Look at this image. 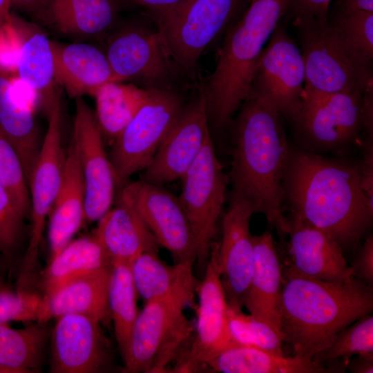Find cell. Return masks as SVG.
I'll use <instances>...</instances> for the list:
<instances>
[{
  "label": "cell",
  "instance_id": "cell-1",
  "mask_svg": "<svg viewBox=\"0 0 373 373\" xmlns=\"http://www.w3.org/2000/svg\"><path fill=\"white\" fill-rule=\"evenodd\" d=\"M284 202L291 215L355 248L370 228L373 201L365 192L360 162L291 148L283 174Z\"/></svg>",
  "mask_w": 373,
  "mask_h": 373
},
{
  "label": "cell",
  "instance_id": "cell-2",
  "mask_svg": "<svg viewBox=\"0 0 373 373\" xmlns=\"http://www.w3.org/2000/svg\"><path fill=\"white\" fill-rule=\"evenodd\" d=\"M281 115L263 99L249 93L231 127V201L245 200L264 215L279 236H287L283 180L291 149Z\"/></svg>",
  "mask_w": 373,
  "mask_h": 373
},
{
  "label": "cell",
  "instance_id": "cell-3",
  "mask_svg": "<svg viewBox=\"0 0 373 373\" xmlns=\"http://www.w3.org/2000/svg\"><path fill=\"white\" fill-rule=\"evenodd\" d=\"M280 337L294 356L312 359L373 309V289L355 276L325 281L282 267Z\"/></svg>",
  "mask_w": 373,
  "mask_h": 373
},
{
  "label": "cell",
  "instance_id": "cell-4",
  "mask_svg": "<svg viewBox=\"0 0 373 373\" xmlns=\"http://www.w3.org/2000/svg\"><path fill=\"white\" fill-rule=\"evenodd\" d=\"M288 0H251L224 31L213 72L202 83L209 128L230 127L247 98L260 52L284 17Z\"/></svg>",
  "mask_w": 373,
  "mask_h": 373
},
{
  "label": "cell",
  "instance_id": "cell-5",
  "mask_svg": "<svg viewBox=\"0 0 373 373\" xmlns=\"http://www.w3.org/2000/svg\"><path fill=\"white\" fill-rule=\"evenodd\" d=\"M291 23L305 66V91L362 93L373 85L372 59L351 46L328 22L298 17Z\"/></svg>",
  "mask_w": 373,
  "mask_h": 373
},
{
  "label": "cell",
  "instance_id": "cell-6",
  "mask_svg": "<svg viewBox=\"0 0 373 373\" xmlns=\"http://www.w3.org/2000/svg\"><path fill=\"white\" fill-rule=\"evenodd\" d=\"M245 1L180 0L148 13L179 69L193 75L206 48L238 19Z\"/></svg>",
  "mask_w": 373,
  "mask_h": 373
},
{
  "label": "cell",
  "instance_id": "cell-7",
  "mask_svg": "<svg viewBox=\"0 0 373 373\" xmlns=\"http://www.w3.org/2000/svg\"><path fill=\"white\" fill-rule=\"evenodd\" d=\"M195 291L146 302L138 312L123 360L124 372H166L193 328L184 314Z\"/></svg>",
  "mask_w": 373,
  "mask_h": 373
},
{
  "label": "cell",
  "instance_id": "cell-8",
  "mask_svg": "<svg viewBox=\"0 0 373 373\" xmlns=\"http://www.w3.org/2000/svg\"><path fill=\"white\" fill-rule=\"evenodd\" d=\"M61 91L58 90L48 116V126L31 172L29 242L17 276L16 286L26 288L39 265V251L46 220L61 184L66 152L62 146Z\"/></svg>",
  "mask_w": 373,
  "mask_h": 373
},
{
  "label": "cell",
  "instance_id": "cell-9",
  "mask_svg": "<svg viewBox=\"0 0 373 373\" xmlns=\"http://www.w3.org/2000/svg\"><path fill=\"white\" fill-rule=\"evenodd\" d=\"M184 106L172 88H148L143 104L111 144L109 159L119 188L149 165Z\"/></svg>",
  "mask_w": 373,
  "mask_h": 373
},
{
  "label": "cell",
  "instance_id": "cell-10",
  "mask_svg": "<svg viewBox=\"0 0 373 373\" xmlns=\"http://www.w3.org/2000/svg\"><path fill=\"white\" fill-rule=\"evenodd\" d=\"M305 92L302 106L290 123L301 149L338 151L354 142L363 128V93Z\"/></svg>",
  "mask_w": 373,
  "mask_h": 373
},
{
  "label": "cell",
  "instance_id": "cell-11",
  "mask_svg": "<svg viewBox=\"0 0 373 373\" xmlns=\"http://www.w3.org/2000/svg\"><path fill=\"white\" fill-rule=\"evenodd\" d=\"M180 180L182 189L178 199L194 236L196 260L200 265L206 267L229 182L211 135Z\"/></svg>",
  "mask_w": 373,
  "mask_h": 373
},
{
  "label": "cell",
  "instance_id": "cell-12",
  "mask_svg": "<svg viewBox=\"0 0 373 373\" xmlns=\"http://www.w3.org/2000/svg\"><path fill=\"white\" fill-rule=\"evenodd\" d=\"M305 82L300 48L280 20L260 52L249 93L267 102L291 123L302 106Z\"/></svg>",
  "mask_w": 373,
  "mask_h": 373
},
{
  "label": "cell",
  "instance_id": "cell-13",
  "mask_svg": "<svg viewBox=\"0 0 373 373\" xmlns=\"http://www.w3.org/2000/svg\"><path fill=\"white\" fill-rule=\"evenodd\" d=\"M105 53L117 82L132 81L144 88H171L179 69L157 30L140 23L119 28Z\"/></svg>",
  "mask_w": 373,
  "mask_h": 373
},
{
  "label": "cell",
  "instance_id": "cell-14",
  "mask_svg": "<svg viewBox=\"0 0 373 373\" xmlns=\"http://www.w3.org/2000/svg\"><path fill=\"white\" fill-rule=\"evenodd\" d=\"M117 192L133 207L159 245L171 253L174 263H194L195 242L178 197L142 180L125 182Z\"/></svg>",
  "mask_w": 373,
  "mask_h": 373
},
{
  "label": "cell",
  "instance_id": "cell-15",
  "mask_svg": "<svg viewBox=\"0 0 373 373\" xmlns=\"http://www.w3.org/2000/svg\"><path fill=\"white\" fill-rule=\"evenodd\" d=\"M71 137L77 146L85 186V222H98L112 207L119 186L95 113L83 97L75 99Z\"/></svg>",
  "mask_w": 373,
  "mask_h": 373
},
{
  "label": "cell",
  "instance_id": "cell-16",
  "mask_svg": "<svg viewBox=\"0 0 373 373\" xmlns=\"http://www.w3.org/2000/svg\"><path fill=\"white\" fill-rule=\"evenodd\" d=\"M218 242H213L203 279L198 283L199 297L195 336L175 372H194L232 347L241 345L233 338L227 317L228 304L218 266Z\"/></svg>",
  "mask_w": 373,
  "mask_h": 373
},
{
  "label": "cell",
  "instance_id": "cell-17",
  "mask_svg": "<svg viewBox=\"0 0 373 373\" xmlns=\"http://www.w3.org/2000/svg\"><path fill=\"white\" fill-rule=\"evenodd\" d=\"M56 319L50 336V372L99 373L111 367V343L99 321L74 314Z\"/></svg>",
  "mask_w": 373,
  "mask_h": 373
},
{
  "label": "cell",
  "instance_id": "cell-18",
  "mask_svg": "<svg viewBox=\"0 0 373 373\" xmlns=\"http://www.w3.org/2000/svg\"><path fill=\"white\" fill-rule=\"evenodd\" d=\"M210 135L205 98L200 88L197 97L184 106L144 170L142 180L164 186L180 180Z\"/></svg>",
  "mask_w": 373,
  "mask_h": 373
},
{
  "label": "cell",
  "instance_id": "cell-19",
  "mask_svg": "<svg viewBox=\"0 0 373 373\" xmlns=\"http://www.w3.org/2000/svg\"><path fill=\"white\" fill-rule=\"evenodd\" d=\"M253 213V207L247 201H231L222 221L218 266L227 304L237 310L243 307L253 274L254 245L250 232Z\"/></svg>",
  "mask_w": 373,
  "mask_h": 373
},
{
  "label": "cell",
  "instance_id": "cell-20",
  "mask_svg": "<svg viewBox=\"0 0 373 373\" xmlns=\"http://www.w3.org/2000/svg\"><path fill=\"white\" fill-rule=\"evenodd\" d=\"M288 224L291 260L287 266L302 275L325 281H341L353 276L343 249L334 239L291 214Z\"/></svg>",
  "mask_w": 373,
  "mask_h": 373
},
{
  "label": "cell",
  "instance_id": "cell-21",
  "mask_svg": "<svg viewBox=\"0 0 373 373\" xmlns=\"http://www.w3.org/2000/svg\"><path fill=\"white\" fill-rule=\"evenodd\" d=\"M114 203L94 233L113 264L131 265L145 251H158V242L130 202L117 192Z\"/></svg>",
  "mask_w": 373,
  "mask_h": 373
},
{
  "label": "cell",
  "instance_id": "cell-22",
  "mask_svg": "<svg viewBox=\"0 0 373 373\" xmlns=\"http://www.w3.org/2000/svg\"><path fill=\"white\" fill-rule=\"evenodd\" d=\"M253 274L243 299V306L252 316L271 327L280 336L278 305L282 289V266L272 233L265 231L253 236Z\"/></svg>",
  "mask_w": 373,
  "mask_h": 373
},
{
  "label": "cell",
  "instance_id": "cell-23",
  "mask_svg": "<svg viewBox=\"0 0 373 373\" xmlns=\"http://www.w3.org/2000/svg\"><path fill=\"white\" fill-rule=\"evenodd\" d=\"M55 80L73 98L94 96L98 88L117 82L106 53L84 43L70 44L51 41Z\"/></svg>",
  "mask_w": 373,
  "mask_h": 373
},
{
  "label": "cell",
  "instance_id": "cell-24",
  "mask_svg": "<svg viewBox=\"0 0 373 373\" xmlns=\"http://www.w3.org/2000/svg\"><path fill=\"white\" fill-rule=\"evenodd\" d=\"M50 260L62 250L85 222V186L76 144L66 152L60 189L48 216Z\"/></svg>",
  "mask_w": 373,
  "mask_h": 373
},
{
  "label": "cell",
  "instance_id": "cell-25",
  "mask_svg": "<svg viewBox=\"0 0 373 373\" xmlns=\"http://www.w3.org/2000/svg\"><path fill=\"white\" fill-rule=\"evenodd\" d=\"M35 94L19 92L10 79L0 73V128L19 155L28 184L41 145L35 120Z\"/></svg>",
  "mask_w": 373,
  "mask_h": 373
},
{
  "label": "cell",
  "instance_id": "cell-26",
  "mask_svg": "<svg viewBox=\"0 0 373 373\" xmlns=\"http://www.w3.org/2000/svg\"><path fill=\"white\" fill-rule=\"evenodd\" d=\"M121 0H46L43 19L60 32L102 36L117 24Z\"/></svg>",
  "mask_w": 373,
  "mask_h": 373
},
{
  "label": "cell",
  "instance_id": "cell-27",
  "mask_svg": "<svg viewBox=\"0 0 373 373\" xmlns=\"http://www.w3.org/2000/svg\"><path fill=\"white\" fill-rule=\"evenodd\" d=\"M23 33L16 58L20 81L35 94L39 104L49 116L57 95L55 87L54 58L51 41L37 27L28 23Z\"/></svg>",
  "mask_w": 373,
  "mask_h": 373
},
{
  "label": "cell",
  "instance_id": "cell-28",
  "mask_svg": "<svg viewBox=\"0 0 373 373\" xmlns=\"http://www.w3.org/2000/svg\"><path fill=\"white\" fill-rule=\"evenodd\" d=\"M113 265L94 233L72 240L41 272L42 295L49 297L71 281Z\"/></svg>",
  "mask_w": 373,
  "mask_h": 373
},
{
  "label": "cell",
  "instance_id": "cell-29",
  "mask_svg": "<svg viewBox=\"0 0 373 373\" xmlns=\"http://www.w3.org/2000/svg\"><path fill=\"white\" fill-rule=\"evenodd\" d=\"M111 269L105 268L66 284L52 295L44 298L45 318L65 314H82L100 323L109 316L108 290Z\"/></svg>",
  "mask_w": 373,
  "mask_h": 373
},
{
  "label": "cell",
  "instance_id": "cell-30",
  "mask_svg": "<svg viewBox=\"0 0 373 373\" xmlns=\"http://www.w3.org/2000/svg\"><path fill=\"white\" fill-rule=\"evenodd\" d=\"M214 372L222 373H325L323 365L298 356H285L260 348L239 345L207 363Z\"/></svg>",
  "mask_w": 373,
  "mask_h": 373
},
{
  "label": "cell",
  "instance_id": "cell-31",
  "mask_svg": "<svg viewBox=\"0 0 373 373\" xmlns=\"http://www.w3.org/2000/svg\"><path fill=\"white\" fill-rule=\"evenodd\" d=\"M157 252L145 251L131 265L137 293L145 303L186 291H195L198 281L193 273V263L169 265L158 257Z\"/></svg>",
  "mask_w": 373,
  "mask_h": 373
},
{
  "label": "cell",
  "instance_id": "cell-32",
  "mask_svg": "<svg viewBox=\"0 0 373 373\" xmlns=\"http://www.w3.org/2000/svg\"><path fill=\"white\" fill-rule=\"evenodd\" d=\"M46 323L14 329L0 325V373L38 372L50 334Z\"/></svg>",
  "mask_w": 373,
  "mask_h": 373
},
{
  "label": "cell",
  "instance_id": "cell-33",
  "mask_svg": "<svg viewBox=\"0 0 373 373\" xmlns=\"http://www.w3.org/2000/svg\"><path fill=\"white\" fill-rule=\"evenodd\" d=\"M148 88L133 83L109 82L96 91L95 115L103 138L111 144L145 101Z\"/></svg>",
  "mask_w": 373,
  "mask_h": 373
},
{
  "label": "cell",
  "instance_id": "cell-34",
  "mask_svg": "<svg viewBox=\"0 0 373 373\" xmlns=\"http://www.w3.org/2000/svg\"><path fill=\"white\" fill-rule=\"evenodd\" d=\"M137 294L131 265L114 263L108 285V306L122 356L127 347L139 312Z\"/></svg>",
  "mask_w": 373,
  "mask_h": 373
},
{
  "label": "cell",
  "instance_id": "cell-35",
  "mask_svg": "<svg viewBox=\"0 0 373 373\" xmlns=\"http://www.w3.org/2000/svg\"><path fill=\"white\" fill-rule=\"evenodd\" d=\"M0 183L17 211L30 218V197L21 159L0 128Z\"/></svg>",
  "mask_w": 373,
  "mask_h": 373
},
{
  "label": "cell",
  "instance_id": "cell-36",
  "mask_svg": "<svg viewBox=\"0 0 373 373\" xmlns=\"http://www.w3.org/2000/svg\"><path fill=\"white\" fill-rule=\"evenodd\" d=\"M373 354V316L368 314L343 329L331 345L314 356V360L321 363L341 358L346 365L353 355Z\"/></svg>",
  "mask_w": 373,
  "mask_h": 373
},
{
  "label": "cell",
  "instance_id": "cell-37",
  "mask_svg": "<svg viewBox=\"0 0 373 373\" xmlns=\"http://www.w3.org/2000/svg\"><path fill=\"white\" fill-rule=\"evenodd\" d=\"M227 317L232 336L238 344L284 354L280 336L267 324L229 305Z\"/></svg>",
  "mask_w": 373,
  "mask_h": 373
},
{
  "label": "cell",
  "instance_id": "cell-38",
  "mask_svg": "<svg viewBox=\"0 0 373 373\" xmlns=\"http://www.w3.org/2000/svg\"><path fill=\"white\" fill-rule=\"evenodd\" d=\"M11 321L47 323L42 294L30 289L0 287V325Z\"/></svg>",
  "mask_w": 373,
  "mask_h": 373
},
{
  "label": "cell",
  "instance_id": "cell-39",
  "mask_svg": "<svg viewBox=\"0 0 373 373\" xmlns=\"http://www.w3.org/2000/svg\"><path fill=\"white\" fill-rule=\"evenodd\" d=\"M327 22L351 46L373 59V12L336 8Z\"/></svg>",
  "mask_w": 373,
  "mask_h": 373
},
{
  "label": "cell",
  "instance_id": "cell-40",
  "mask_svg": "<svg viewBox=\"0 0 373 373\" xmlns=\"http://www.w3.org/2000/svg\"><path fill=\"white\" fill-rule=\"evenodd\" d=\"M24 220L0 183V255L6 271L14 265Z\"/></svg>",
  "mask_w": 373,
  "mask_h": 373
},
{
  "label": "cell",
  "instance_id": "cell-41",
  "mask_svg": "<svg viewBox=\"0 0 373 373\" xmlns=\"http://www.w3.org/2000/svg\"><path fill=\"white\" fill-rule=\"evenodd\" d=\"M331 1L288 0L284 17L291 21L298 17H310L322 23H327Z\"/></svg>",
  "mask_w": 373,
  "mask_h": 373
},
{
  "label": "cell",
  "instance_id": "cell-42",
  "mask_svg": "<svg viewBox=\"0 0 373 373\" xmlns=\"http://www.w3.org/2000/svg\"><path fill=\"white\" fill-rule=\"evenodd\" d=\"M352 274L370 286L373 285V237L369 235L350 265Z\"/></svg>",
  "mask_w": 373,
  "mask_h": 373
},
{
  "label": "cell",
  "instance_id": "cell-43",
  "mask_svg": "<svg viewBox=\"0 0 373 373\" xmlns=\"http://www.w3.org/2000/svg\"><path fill=\"white\" fill-rule=\"evenodd\" d=\"M46 0H11V5L17 8L44 17Z\"/></svg>",
  "mask_w": 373,
  "mask_h": 373
},
{
  "label": "cell",
  "instance_id": "cell-44",
  "mask_svg": "<svg viewBox=\"0 0 373 373\" xmlns=\"http://www.w3.org/2000/svg\"><path fill=\"white\" fill-rule=\"evenodd\" d=\"M144 7L147 13L154 12L166 9L177 3L180 0H121Z\"/></svg>",
  "mask_w": 373,
  "mask_h": 373
},
{
  "label": "cell",
  "instance_id": "cell-45",
  "mask_svg": "<svg viewBox=\"0 0 373 373\" xmlns=\"http://www.w3.org/2000/svg\"><path fill=\"white\" fill-rule=\"evenodd\" d=\"M347 366L352 372L372 373L373 372V354L358 355V358L348 361Z\"/></svg>",
  "mask_w": 373,
  "mask_h": 373
},
{
  "label": "cell",
  "instance_id": "cell-46",
  "mask_svg": "<svg viewBox=\"0 0 373 373\" xmlns=\"http://www.w3.org/2000/svg\"><path fill=\"white\" fill-rule=\"evenodd\" d=\"M336 8L373 12V0H338Z\"/></svg>",
  "mask_w": 373,
  "mask_h": 373
},
{
  "label": "cell",
  "instance_id": "cell-47",
  "mask_svg": "<svg viewBox=\"0 0 373 373\" xmlns=\"http://www.w3.org/2000/svg\"><path fill=\"white\" fill-rule=\"evenodd\" d=\"M11 6V0H0V35L10 21Z\"/></svg>",
  "mask_w": 373,
  "mask_h": 373
},
{
  "label": "cell",
  "instance_id": "cell-48",
  "mask_svg": "<svg viewBox=\"0 0 373 373\" xmlns=\"http://www.w3.org/2000/svg\"><path fill=\"white\" fill-rule=\"evenodd\" d=\"M6 270L3 266V262L0 255V287L4 284V273Z\"/></svg>",
  "mask_w": 373,
  "mask_h": 373
}]
</instances>
